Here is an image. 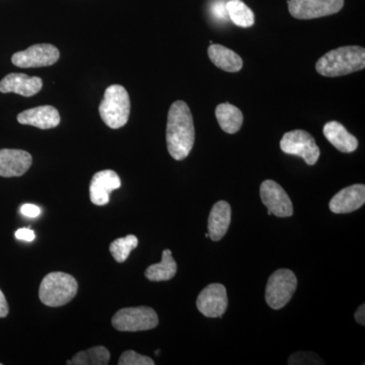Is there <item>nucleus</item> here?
Masks as SVG:
<instances>
[{"label": "nucleus", "mask_w": 365, "mask_h": 365, "mask_svg": "<svg viewBox=\"0 0 365 365\" xmlns=\"http://www.w3.org/2000/svg\"><path fill=\"white\" fill-rule=\"evenodd\" d=\"M168 150L176 160H185L195 143V128L189 106L177 101L170 106L167 124Z\"/></svg>", "instance_id": "nucleus-1"}, {"label": "nucleus", "mask_w": 365, "mask_h": 365, "mask_svg": "<svg viewBox=\"0 0 365 365\" xmlns=\"http://www.w3.org/2000/svg\"><path fill=\"white\" fill-rule=\"evenodd\" d=\"M364 67L365 49L360 46H346L329 51L316 64L318 73L326 78L347 76Z\"/></svg>", "instance_id": "nucleus-2"}, {"label": "nucleus", "mask_w": 365, "mask_h": 365, "mask_svg": "<svg viewBox=\"0 0 365 365\" xmlns=\"http://www.w3.org/2000/svg\"><path fill=\"white\" fill-rule=\"evenodd\" d=\"M78 290V281L71 274L52 272L43 278L39 297L45 306L58 307L71 302Z\"/></svg>", "instance_id": "nucleus-3"}, {"label": "nucleus", "mask_w": 365, "mask_h": 365, "mask_svg": "<svg viewBox=\"0 0 365 365\" xmlns=\"http://www.w3.org/2000/svg\"><path fill=\"white\" fill-rule=\"evenodd\" d=\"M130 108V98L126 88L122 86L113 85L106 90L98 112L108 127L119 129L128 122Z\"/></svg>", "instance_id": "nucleus-4"}, {"label": "nucleus", "mask_w": 365, "mask_h": 365, "mask_svg": "<svg viewBox=\"0 0 365 365\" xmlns=\"http://www.w3.org/2000/svg\"><path fill=\"white\" fill-rule=\"evenodd\" d=\"M112 325L120 332L148 331L158 327V317L150 307H126L114 314Z\"/></svg>", "instance_id": "nucleus-5"}, {"label": "nucleus", "mask_w": 365, "mask_h": 365, "mask_svg": "<svg viewBox=\"0 0 365 365\" xmlns=\"http://www.w3.org/2000/svg\"><path fill=\"white\" fill-rule=\"evenodd\" d=\"M297 287V276L292 271L288 269L275 271L269 277L266 287L265 299L268 306L273 309H282L292 299Z\"/></svg>", "instance_id": "nucleus-6"}, {"label": "nucleus", "mask_w": 365, "mask_h": 365, "mask_svg": "<svg viewBox=\"0 0 365 365\" xmlns=\"http://www.w3.org/2000/svg\"><path fill=\"white\" fill-rule=\"evenodd\" d=\"M280 148L287 155L302 158L309 165H316L321 153L314 137L304 130L285 133L281 139Z\"/></svg>", "instance_id": "nucleus-7"}, {"label": "nucleus", "mask_w": 365, "mask_h": 365, "mask_svg": "<svg viewBox=\"0 0 365 365\" xmlns=\"http://www.w3.org/2000/svg\"><path fill=\"white\" fill-rule=\"evenodd\" d=\"M344 0H289V13L297 20H313L339 13Z\"/></svg>", "instance_id": "nucleus-8"}, {"label": "nucleus", "mask_w": 365, "mask_h": 365, "mask_svg": "<svg viewBox=\"0 0 365 365\" xmlns=\"http://www.w3.org/2000/svg\"><path fill=\"white\" fill-rule=\"evenodd\" d=\"M261 200L268 209V215L290 217L294 215V205L289 196L278 182L266 180L260 188Z\"/></svg>", "instance_id": "nucleus-9"}, {"label": "nucleus", "mask_w": 365, "mask_h": 365, "mask_svg": "<svg viewBox=\"0 0 365 365\" xmlns=\"http://www.w3.org/2000/svg\"><path fill=\"white\" fill-rule=\"evenodd\" d=\"M59 57V50L55 46L37 44L14 54L11 62L21 68H32L53 66L58 61Z\"/></svg>", "instance_id": "nucleus-10"}, {"label": "nucleus", "mask_w": 365, "mask_h": 365, "mask_svg": "<svg viewBox=\"0 0 365 365\" xmlns=\"http://www.w3.org/2000/svg\"><path fill=\"white\" fill-rule=\"evenodd\" d=\"M196 306L207 318H222L228 306L227 289L220 283L208 285L198 295Z\"/></svg>", "instance_id": "nucleus-11"}, {"label": "nucleus", "mask_w": 365, "mask_h": 365, "mask_svg": "<svg viewBox=\"0 0 365 365\" xmlns=\"http://www.w3.org/2000/svg\"><path fill=\"white\" fill-rule=\"evenodd\" d=\"M121 187V180L112 170L98 172L90 185L91 201L95 205L104 206L110 202V194Z\"/></svg>", "instance_id": "nucleus-12"}, {"label": "nucleus", "mask_w": 365, "mask_h": 365, "mask_svg": "<svg viewBox=\"0 0 365 365\" xmlns=\"http://www.w3.org/2000/svg\"><path fill=\"white\" fill-rule=\"evenodd\" d=\"M33 158L28 151L0 150V177H21L32 165Z\"/></svg>", "instance_id": "nucleus-13"}, {"label": "nucleus", "mask_w": 365, "mask_h": 365, "mask_svg": "<svg viewBox=\"0 0 365 365\" xmlns=\"http://www.w3.org/2000/svg\"><path fill=\"white\" fill-rule=\"evenodd\" d=\"M365 203V186L361 184L352 185L341 190L333 197L329 204L330 210L337 215L350 213L364 206Z\"/></svg>", "instance_id": "nucleus-14"}, {"label": "nucleus", "mask_w": 365, "mask_h": 365, "mask_svg": "<svg viewBox=\"0 0 365 365\" xmlns=\"http://www.w3.org/2000/svg\"><path fill=\"white\" fill-rule=\"evenodd\" d=\"M42 88V79L24 73H9L0 81V93H14L26 98L37 95Z\"/></svg>", "instance_id": "nucleus-15"}, {"label": "nucleus", "mask_w": 365, "mask_h": 365, "mask_svg": "<svg viewBox=\"0 0 365 365\" xmlns=\"http://www.w3.org/2000/svg\"><path fill=\"white\" fill-rule=\"evenodd\" d=\"M19 123L30 125L37 128L52 129L60 124V115L53 106H40L33 109L26 110L18 115Z\"/></svg>", "instance_id": "nucleus-16"}, {"label": "nucleus", "mask_w": 365, "mask_h": 365, "mask_svg": "<svg viewBox=\"0 0 365 365\" xmlns=\"http://www.w3.org/2000/svg\"><path fill=\"white\" fill-rule=\"evenodd\" d=\"M232 220V208L227 201H218L208 218V235L213 242H218L227 234Z\"/></svg>", "instance_id": "nucleus-17"}, {"label": "nucleus", "mask_w": 365, "mask_h": 365, "mask_svg": "<svg viewBox=\"0 0 365 365\" xmlns=\"http://www.w3.org/2000/svg\"><path fill=\"white\" fill-rule=\"evenodd\" d=\"M323 132L327 140L341 153H353L359 148V140L356 137L346 130L345 127L339 122H328L324 126Z\"/></svg>", "instance_id": "nucleus-18"}, {"label": "nucleus", "mask_w": 365, "mask_h": 365, "mask_svg": "<svg viewBox=\"0 0 365 365\" xmlns=\"http://www.w3.org/2000/svg\"><path fill=\"white\" fill-rule=\"evenodd\" d=\"M208 56L218 68L227 72H237L242 68V60L237 53L222 45L211 44Z\"/></svg>", "instance_id": "nucleus-19"}, {"label": "nucleus", "mask_w": 365, "mask_h": 365, "mask_svg": "<svg viewBox=\"0 0 365 365\" xmlns=\"http://www.w3.org/2000/svg\"><path fill=\"white\" fill-rule=\"evenodd\" d=\"M215 116L220 128L228 134L237 133L242 128V122H244L241 110L228 103L216 107Z\"/></svg>", "instance_id": "nucleus-20"}, {"label": "nucleus", "mask_w": 365, "mask_h": 365, "mask_svg": "<svg viewBox=\"0 0 365 365\" xmlns=\"http://www.w3.org/2000/svg\"><path fill=\"white\" fill-rule=\"evenodd\" d=\"M177 273V263L173 258L170 250H165L163 252L162 261L160 263L153 264L145 270V277L148 280L160 282L168 281L175 277Z\"/></svg>", "instance_id": "nucleus-21"}, {"label": "nucleus", "mask_w": 365, "mask_h": 365, "mask_svg": "<svg viewBox=\"0 0 365 365\" xmlns=\"http://www.w3.org/2000/svg\"><path fill=\"white\" fill-rule=\"evenodd\" d=\"M110 359L111 355L107 348L104 346H96L85 351L76 353L71 360L66 361V364L107 365L109 364Z\"/></svg>", "instance_id": "nucleus-22"}, {"label": "nucleus", "mask_w": 365, "mask_h": 365, "mask_svg": "<svg viewBox=\"0 0 365 365\" xmlns=\"http://www.w3.org/2000/svg\"><path fill=\"white\" fill-rule=\"evenodd\" d=\"M227 9L228 18L235 26H241V28H250L254 25L255 14L242 0H228Z\"/></svg>", "instance_id": "nucleus-23"}, {"label": "nucleus", "mask_w": 365, "mask_h": 365, "mask_svg": "<svg viewBox=\"0 0 365 365\" xmlns=\"http://www.w3.org/2000/svg\"><path fill=\"white\" fill-rule=\"evenodd\" d=\"M138 246V239L134 235L115 240L110 245V252L118 263H123L128 259L129 255Z\"/></svg>", "instance_id": "nucleus-24"}, {"label": "nucleus", "mask_w": 365, "mask_h": 365, "mask_svg": "<svg viewBox=\"0 0 365 365\" xmlns=\"http://www.w3.org/2000/svg\"><path fill=\"white\" fill-rule=\"evenodd\" d=\"M119 365H153L155 361L150 357L144 356V355L139 354L132 350L125 351L120 357Z\"/></svg>", "instance_id": "nucleus-25"}, {"label": "nucleus", "mask_w": 365, "mask_h": 365, "mask_svg": "<svg viewBox=\"0 0 365 365\" xmlns=\"http://www.w3.org/2000/svg\"><path fill=\"white\" fill-rule=\"evenodd\" d=\"M288 364H325V362L314 353L299 352L289 357Z\"/></svg>", "instance_id": "nucleus-26"}, {"label": "nucleus", "mask_w": 365, "mask_h": 365, "mask_svg": "<svg viewBox=\"0 0 365 365\" xmlns=\"http://www.w3.org/2000/svg\"><path fill=\"white\" fill-rule=\"evenodd\" d=\"M210 11L216 20L225 21L227 20L228 14L225 0H215L211 4Z\"/></svg>", "instance_id": "nucleus-27"}, {"label": "nucleus", "mask_w": 365, "mask_h": 365, "mask_svg": "<svg viewBox=\"0 0 365 365\" xmlns=\"http://www.w3.org/2000/svg\"><path fill=\"white\" fill-rule=\"evenodd\" d=\"M35 232L30 228H20L16 230V237L21 241L32 242L35 240Z\"/></svg>", "instance_id": "nucleus-28"}, {"label": "nucleus", "mask_w": 365, "mask_h": 365, "mask_svg": "<svg viewBox=\"0 0 365 365\" xmlns=\"http://www.w3.org/2000/svg\"><path fill=\"white\" fill-rule=\"evenodd\" d=\"M21 212L28 217H37L40 215L41 209L34 204H25L21 206Z\"/></svg>", "instance_id": "nucleus-29"}, {"label": "nucleus", "mask_w": 365, "mask_h": 365, "mask_svg": "<svg viewBox=\"0 0 365 365\" xmlns=\"http://www.w3.org/2000/svg\"><path fill=\"white\" fill-rule=\"evenodd\" d=\"M9 304H7L4 292L0 290V318H6L9 314Z\"/></svg>", "instance_id": "nucleus-30"}, {"label": "nucleus", "mask_w": 365, "mask_h": 365, "mask_svg": "<svg viewBox=\"0 0 365 365\" xmlns=\"http://www.w3.org/2000/svg\"><path fill=\"white\" fill-rule=\"evenodd\" d=\"M355 319H356L357 323L360 324V325H365V306L362 304L357 309L356 313H355Z\"/></svg>", "instance_id": "nucleus-31"}, {"label": "nucleus", "mask_w": 365, "mask_h": 365, "mask_svg": "<svg viewBox=\"0 0 365 365\" xmlns=\"http://www.w3.org/2000/svg\"><path fill=\"white\" fill-rule=\"evenodd\" d=\"M155 354H157V355L160 354V350H158V351H155Z\"/></svg>", "instance_id": "nucleus-32"}, {"label": "nucleus", "mask_w": 365, "mask_h": 365, "mask_svg": "<svg viewBox=\"0 0 365 365\" xmlns=\"http://www.w3.org/2000/svg\"><path fill=\"white\" fill-rule=\"evenodd\" d=\"M205 237H209L208 232H207V234H205Z\"/></svg>", "instance_id": "nucleus-33"}, {"label": "nucleus", "mask_w": 365, "mask_h": 365, "mask_svg": "<svg viewBox=\"0 0 365 365\" xmlns=\"http://www.w3.org/2000/svg\"></svg>", "instance_id": "nucleus-34"}]
</instances>
